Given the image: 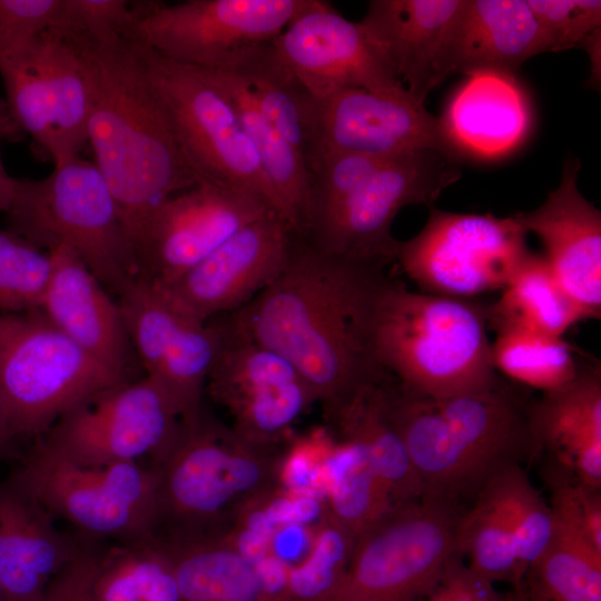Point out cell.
Wrapping results in <instances>:
<instances>
[{
    "instance_id": "1",
    "label": "cell",
    "mask_w": 601,
    "mask_h": 601,
    "mask_svg": "<svg viewBox=\"0 0 601 601\" xmlns=\"http://www.w3.org/2000/svg\"><path fill=\"white\" fill-rule=\"evenodd\" d=\"M383 267L322 253L294 233L278 277L226 315L298 371L329 421L362 388L388 375L374 358L368 331Z\"/></svg>"
},
{
    "instance_id": "2",
    "label": "cell",
    "mask_w": 601,
    "mask_h": 601,
    "mask_svg": "<svg viewBox=\"0 0 601 601\" xmlns=\"http://www.w3.org/2000/svg\"><path fill=\"white\" fill-rule=\"evenodd\" d=\"M70 38L83 55L91 85L87 140L132 245L160 204L201 181L151 85L140 42Z\"/></svg>"
},
{
    "instance_id": "3",
    "label": "cell",
    "mask_w": 601,
    "mask_h": 601,
    "mask_svg": "<svg viewBox=\"0 0 601 601\" xmlns=\"http://www.w3.org/2000/svg\"><path fill=\"white\" fill-rule=\"evenodd\" d=\"M489 306L410 290L387 275L370 315V343L380 367L408 391L442 400L493 386Z\"/></svg>"
},
{
    "instance_id": "4",
    "label": "cell",
    "mask_w": 601,
    "mask_h": 601,
    "mask_svg": "<svg viewBox=\"0 0 601 601\" xmlns=\"http://www.w3.org/2000/svg\"><path fill=\"white\" fill-rule=\"evenodd\" d=\"M204 412L180 424L159 472L158 528L165 540L225 539L247 509L273 493L280 461Z\"/></svg>"
},
{
    "instance_id": "5",
    "label": "cell",
    "mask_w": 601,
    "mask_h": 601,
    "mask_svg": "<svg viewBox=\"0 0 601 601\" xmlns=\"http://www.w3.org/2000/svg\"><path fill=\"white\" fill-rule=\"evenodd\" d=\"M8 229L50 252L67 248L118 297L138 277L129 236L95 162L79 155L39 180L17 179Z\"/></svg>"
},
{
    "instance_id": "6",
    "label": "cell",
    "mask_w": 601,
    "mask_h": 601,
    "mask_svg": "<svg viewBox=\"0 0 601 601\" xmlns=\"http://www.w3.org/2000/svg\"><path fill=\"white\" fill-rule=\"evenodd\" d=\"M126 382L39 309L0 314V390L11 439L41 437L67 412Z\"/></svg>"
},
{
    "instance_id": "7",
    "label": "cell",
    "mask_w": 601,
    "mask_h": 601,
    "mask_svg": "<svg viewBox=\"0 0 601 601\" xmlns=\"http://www.w3.org/2000/svg\"><path fill=\"white\" fill-rule=\"evenodd\" d=\"M8 482L86 535L122 543L157 536L159 472L154 466L137 462L86 466L38 437Z\"/></svg>"
},
{
    "instance_id": "8",
    "label": "cell",
    "mask_w": 601,
    "mask_h": 601,
    "mask_svg": "<svg viewBox=\"0 0 601 601\" xmlns=\"http://www.w3.org/2000/svg\"><path fill=\"white\" fill-rule=\"evenodd\" d=\"M455 504L422 497L396 508L355 540L338 580L309 601H418L455 553Z\"/></svg>"
},
{
    "instance_id": "9",
    "label": "cell",
    "mask_w": 601,
    "mask_h": 601,
    "mask_svg": "<svg viewBox=\"0 0 601 601\" xmlns=\"http://www.w3.org/2000/svg\"><path fill=\"white\" fill-rule=\"evenodd\" d=\"M140 45L151 85L199 180L253 195L278 215L256 150L225 95L197 69Z\"/></svg>"
},
{
    "instance_id": "10",
    "label": "cell",
    "mask_w": 601,
    "mask_h": 601,
    "mask_svg": "<svg viewBox=\"0 0 601 601\" xmlns=\"http://www.w3.org/2000/svg\"><path fill=\"white\" fill-rule=\"evenodd\" d=\"M515 217L430 207L422 230L400 242L395 262L422 292L472 299L501 290L529 254Z\"/></svg>"
},
{
    "instance_id": "11",
    "label": "cell",
    "mask_w": 601,
    "mask_h": 601,
    "mask_svg": "<svg viewBox=\"0 0 601 601\" xmlns=\"http://www.w3.org/2000/svg\"><path fill=\"white\" fill-rule=\"evenodd\" d=\"M9 111L24 135L55 164L79 155L87 142L91 85L75 40L46 30L0 57Z\"/></svg>"
},
{
    "instance_id": "12",
    "label": "cell",
    "mask_w": 601,
    "mask_h": 601,
    "mask_svg": "<svg viewBox=\"0 0 601 601\" xmlns=\"http://www.w3.org/2000/svg\"><path fill=\"white\" fill-rule=\"evenodd\" d=\"M460 176L455 156L439 150L388 159L329 218L298 236L322 253L385 266L400 246L392 235L397 214L408 205L432 207Z\"/></svg>"
},
{
    "instance_id": "13",
    "label": "cell",
    "mask_w": 601,
    "mask_h": 601,
    "mask_svg": "<svg viewBox=\"0 0 601 601\" xmlns=\"http://www.w3.org/2000/svg\"><path fill=\"white\" fill-rule=\"evenodd\" d=\"M307 0L154 2L134 38L177 63L229 70L246 52L278 37Z\"/></svg>"
},
{
    "instance_id": "14",
    "label": "cell",
    "mask_w": 601,
    "mask_h": 601,
    "mask_svg": "<svg viewBox=\"0 0 601 601\" xmlns=\"http://www.w3.org/2000/svg\"><path fill=\"white\" fill-rule=\"evenodd\" d=\"M180 424L171 398L146 375L67 412L40 439L61 456L86 466L136 462L149 455L157 467Z\"/></svg>"
},
{
    "instance_id": "15",
    "label": "cell",
    "mask_w": 601,
    "mask_h": 601,
    "mask_svg": "<svg viewBox=\"0 0 601 601\" xmlns=\"http://www.w3.org/2000/svg\"><path fill=\"white\" fill-rule=\"evenodd\" d=\"M215 319L221 345L206 392L227 410L240 437L274 450L316 397L283 356L240 332L226 314Z\"/></svg>"
},
{
    "instance_id": "16",
    "label": "cell",
    "mask_w": 601,
    "mask_h": 601,
    "mask_svg": "<svg viewBox=\"0 0 601 601\" xmlns=\"http://www.w3.org/2000/svg\"><path fill=\"white\" fill-rule=\"evenodd\" d=\"M268 213L253 195L198 183L166 199L139 229L132 243L138 277L166 286Z\"/></svg>"
},
{
    "instance_id": "17",
    "label": "cell",
    "mask_w": 601,
    "mask_h": 601,
    "mask_svg": "<svg viewBox=\"0 0 601 601\" xmlns=\"http://www.w3.org/2000/svg\"><path fill=\"white\" fill-rule=\"evenodd\" d=\"M293 237L287 223L268 213L173 283L154 286L181 315L208 322L243 307L268 287L288 260Z\"/></svg>"
},
{
    "instance_id": "18",
    "label": "cell",
    "mask_w": 601,
    "mask_h": 601,
    "mask_svg": "<svg viewBox=\"0 0 601 601\" xmlns=\"http://www.w3.org/2000/svg\"><path fill=\"white\" fill-rule=\"evenodd\" d=\"M273 46L315 98L343 88L407 91L361 22L347 20L327 1L307 0Z\"/></svg>"
},
{
    "instance_id": "19",
    "label": "cell",
    "mask_w": 601,
    "mask_h": 601,
    "mask_svg": "<svg viewBox=\"0 0 601 601\" xmlns=\"http://www.w3.org/2000/svg\"><path fill=\"white\" fill-rule=\"evenodd\" d=\"M422 150L455 156L441 119L407 91L388 95L343 88L316 98V155L312 166L332 152L395 158Z\"/></svg>"
},
{
    "instance_id": "20",
    "label": "cell",
    "mask_w": 601,
    "mask_h": 601,
    "mask_svg": "<svg viewBox=\"0 0 601 601\" xmlns=\"http://www.w3.org/2000/svg\"><path fill=\"white\" fill-rule=\"evenodd\" d=\"M579 159H568L542 205L513 216L542 243L552 273L589 318L601 315V213L578 188Z\"/></svg>"
},
{
    "instance_id": "21",
    "label": "cell",
    "mask_w": 601,
    "mask_h": 601,
    "mask_svg": "<svg viewBox=\"0 0 601 601\" xmlns=\"http://www.w3.org/2000/svg\"><path fill=\"white\" fill-rule=\"evenodd\" d=\"M51 255V273L39 311L104 367L129 381L136 357L118 300L69 249Z\"/></svg>"
},
{
    "instance_id": "22",
    "label": "cell",
    "mask_w": 601,
    "mask_h": 601,
    "mask_svg": "<svg viewBox=\"0 0 601 601\" xmlns=\"http://www.w3.org/2000/svg\"><path fill=\"white\" fill-rule=\"evenodd\" d=\"M545 51V38L526 0H462L445 37L441 76L514 75Z\"/></svg>"
},
{
    "instance_id": "23",
    "label": "cell",
    "mask_w": 601,
    "mask_h": 601,
    "mask_svg": "<svg viewBox=\"0 0 601 601\" xmlns=\"http://www.w3.org/2000/svg\"><path fill=\"white\" fill-rule=\"evenodd\" d=\"M461 4L462 0H372L359 21L420 104L443 81L442 49Z\"/></svg>"
},
{
    "instance_id": "24",
    "label": "cell",
    "mask_w": 601,
    "mask_h": 601,
    "mask_svg": "<svg viewBox=\"0 0 601 601\" xmlns=\"http://www.w3.org/2000/svg\"><path fill=\"white\" fill-rule=\"evenodd\" d=\"M388 398L394 423L421 481L422 497L455 504L461 495L482 489L492 475L455 437L431 398L393 378Z\"/></svg>"
},
{
    "instance_id": "25",
    "label": "cell",
    "mask_w": 601,
    "mask_h": 601,
    "mask_svg": "<svg viewBox=\"0 0 601 601\" xmlns=\"http://www.w3.org/2000/svg\"><path fill=\"white\" fill-rule=\"evenodd\" d=\"M81 545L10 482L0 483V584L7 601H41L49 581Z\"/></svg>"
},
{
    "instance_id": "26",
    "label": "cell",
    "mask_w": 601,
    "mask_h": 601,
    "mask_svg": "<svg viewBox=\"0 0 601 601\" xmlns=\"http://www.w3.org/2000/svg\"><path fill=\"white\" fill-rule=\"evenodd\" d=\"M440 119L454 151L493 158L524 139L531 116L514 75L480 72L455 92Z\"/></svg>"
},
{
    "instance_id": "27",
    "label": "cell",
    "mask_w": 601,
    "mask_h": 601,
    "mask_svg": "<svg viewBox=\"0 0 601 601\" xmlns=\"http://www.w3.org/2000/svg\"><path fill=\"white\" fill-rule=\"evenodd\" d=\"M432 401L455 437L491 475L538 444L530 408L501 380L483 391Z\"/></svg>"
},
{
    "instance_id": "28",
    "label": "cell",
    "mask_w": 601,
    "mask_h": 601,
    "mask_svg": "<svg viewBox=\"0 0 601 601\" xmlns=\"http://www.w3.org/2000/svg\"><path fill=\"white\" fill-rule=\"evenodd\" d=\"M390 381L365 386L327 422L363 450L396 509L421 500L423 487L391 413Z\"/></svg>"
},
{
    "instance_id": "29",
    "label": "cell",
    "mask_w": 601,
    "mask_h": 601,
    "mask_svg": "<svg viewBox=\"0 0 601 601\" xmlns=\"http://www.w3.org/2000/svg\"><path fill=\"white\" fill-rule=\"evenodd\" d=\"M195 69L217 87L234 107L273 190L277 213L296 233L308 194L309 176L304 160L265 117L239 76L228 71Z\"/></svg>"
},
{
    "instance_id": "30",
    "label": "cell",
    "mask_w": 601,
    "mask_h": 601,
    "mask_svg": "<svg viewBox=\"0 0 601 601\" xmlns=\"http://www.w3.org/2000/svg\"><path fill=\"white\" fill-rule=\"evenodd\" d=\"M227 71L245 81L262 112L308 170L316 155V98L280 60L273 41L249 50Z\"/></svg>"
},
{
    "instance_id": "31",
    "label": "cell",
    "mask_w": 601,
    "mask_h": 601,
    "mask_svg": "<svg viewBox=\"0 0 601 601\" xmlns=\"http://www.w3.org/2000/svg\"><path fill=\"white\" fill-rule=\"evenodd\" d=\"M179 601H265L255 564L228 539L165 540Z\"/></svg>"
},
{
    "instance_id": "32",
    "label": "cell",
    "mask_w": 601,
    "mask_h": 601,
    "mask_svg": "<svg viewBox=\"0 0 601 601\" xmlns=\"http://www.w3.org/2000/svg\"><path fill=\"white\" fill-rule=\"evenodd\" d=\"M489 305V325L512 326L552 336L589 319L561 286L542 254L529 252L520 267Z\"/></svg>"
},
{
    "instance_id": "33",
    "label": "cell",
    "mask_w": 601,
    "mask_h": 601,
    "mask_svg": "<svg viewBox=\"0 0 601 601\" xmlns=\"http://www.w3.org/2000/svg\"><path fill=\"white\" fill-rule=\"evenodd\" d=\"M554 516L553 539L528 569L514 601H601V553Z\"/></svg>"
},
{
    "instance_id": "34",
    "label": "cell",
    "mask_w": 601,
    "mask_h": 601,
    "mask_svg": "<svg viewBox=\"0 0 601 601\" xmlns=\"http://www.w3.org/2000/svg\"><path fill=\"white\" fill-rule=\"evenodd\" d=\"M455 552L493 583L521 584L514 542L496 473L479 492L474 506L461 515Z\"/></svg>"
},
{
    "instance_id": "35",
    "label": "cell",
    "mask_w": 601,
    "mask_h": 601,
    "mask_svg": "<svg viewBox=\"0 0 601 601\" xmlns=\"http://www.w3.org/2000/svg\"><path fill=\"white\" fill-rule=\"evenodd\" d=\"M538 444L553 447L562 459L582 444L601 441V378L597 368H580L564 386L545 393L530 407Z\"/></svg>"
},
{
    "instance_id": "36",
    "label": "cell",
    "mask_w": 601,
    "mask_h": 601,
    "mask_svg": "<svg viewBox=\"0 0 601 601\" xmlns=\"http://www.w3.org/2000/svg\"><path fill=\"white\" fill-rule=\"evenodd\" d=\"M328 515L355 539L395 508L363 450L347 441L324 461Z\"/></svg>"
},
{
    "instance_id": "37",
    "label": "cell",
    "mask_w": 601,
    "mask_h": 601,
    "mask_svg": "<svg viewBox=\"0 0 601 601\" xmlns=\"http://www.w3.org/2000/svg\"><path fill=\"white\" fill-rule=\"evenodd\" d=\"M221 345V329L215 318H185L156 371V381L177 407L184 423L203 414V395Z\"/></svg>"
},
{
    "instance_id": "38",
    "label": "cell",
    "mask_w": 601,
    "mask_h": 601,
    "mask_svg": "<svg viewBox=\"0 0 601 601\" xmlns=\"http://www.w3.org/2000/svg\"><path fill=\"white\" fill-rule=\"evenodd\" d=\"M95 594L98 601H179L164 543L156 536L102 553Z\"/></svg>"
},
{
    "instance_id": "39",
    "label": "cell",
    "mask_w": 601,
    "mask_h": 601,
    "mask_svg": "<svg viewBox=\"0 0 601 601\" xmlns=\"http://www.w3.org/2000/svg\"><path fill=\"white\" fill-rule=\"evenodd\" d=\"M491 344L494 370L544 393L571 382L580 367L563 337L512 327H495Z\"/></svg>"
},
{
    "instance_id": "40",
    "label": "cell",
    "mask_w": 601,
    "mask_h": 601,
    "mask_svg": "<svg viewBox=\"0 0 601 601\" xmlns=\"http://www.w3.org/2000/svg\"><path fill=\"white\" fill-rule=\"evenodd\" d=\"M117 300L135 355L146 375H150L186 316L178 313L157 287L139 277Z\"/></svg>"
},
{
    "instance_id": "41",
    "label": "cell",
    "mask_w": 601,
    "mask_h": 601,
    "mask_svg": "<svg viewBox=\"0 0 601 601\" xmlns=\"http://www.w3.org/2000/svg\"><path fill=\"white\" fill-rule=\"evenodd\" d=\"M496 475L512 531L522 583L528 569L553 539L555 516L552 506L545 503L516 463L504 466Z\"/></svg>"
},
{
    "instance_id": "42",
    "label": "cell",
    "mask_w": 601,
    "mask_h": 601,
    "mask_svg": "<svg viewBox=\"0 0 601 601\" xmlns=\"http://www.w3.org/2000/svg\"><path fill=\"white\" fill-rule=\"evenodd\" d=\"M50 273V253L8 228H0V309L3 313L39 309Z\"/></svg>"
},
{
    "instance_id": "43",
    "label": "cell",
    "mask_w": 601,
    "mask_h": 601,
    "mask_svg": "<svg viewBox=\"0 0 601 601\" xmlns=\"http://www.w3.org/2000/svg\"><path fill=\"white\" fill-rule=\"evenodd\" d=\"M355 540L327 514L312 554L288 578V600L309 601L329 589L346 568Z\"/></svg>"
},
{
    "instance_id": "44",
    "label": "cell",
    "mask_w": 601,
    "mask_h": 601,
    "mask_svg": "<svg viewBox=\"0 0 601 601\" xmlns=\"http://www.w3.org/2000/svg\"><path fill=\"white\" fill-rule=\"evenodd\" d=\"M152 2L127 0H65L63 19L57 29L83 40L134 38L139 19Z\"/></svg>"
},
{
    "instance_id": "45",
    "label": "cell",
    "mask_w": 601,
    "mask_h": 601,
    "mask_svg": "<svg viewBox=\"0 0 601 601\" xmlns=\"http://www.w3.org/2000/svg\"><path fill=\"white\" fill-rule=\"evenodd\" d=\"M545 38L549 51L582 45L601 26V1L526 0Z\"/></svg>"
},
{
    "instance_id": "46",
    "label": "cell",
    "mask_w": 601,
    "mask_h": 601,
    "mask_svg": "<svg viewBox=\"0 0 601 601\" xmlns=\"http://www.w3.org/2000/svg\"><path fill=\"white\" fill-rule=\"evenodd\" d=\"M65 0H0V57L35 36L58 29Z\"/></svg>"
},
{
    "instance_id": "47",
    "label": "cell",
    "mask_w": 601,
    "mask_h": 601,
    "mask_svg": "<svg viewBox=\"0 0 601 601\" xmlns=\"http://www.w3.org/2000/svg\"><path fill=\"white\" fill-rule=\"evenodd\" d=\"M553 512L569 523L601 553V496L599 489L578 484H560L552 502Z\"/></svg>"
},
{
    "instance_id": "48",
    "label": "cell",
    "mask_w": 601,
    "mask_h": 601,
    "mask_svg": "<svg viewBox=\"0 0 601 601\" xmlns=\"http://www.w3.org/2000/svg\"><path fill=\"white\" fill-rule=\"evenodd\" d=\"M102 553L81 545L48 583L41 601H98L95 583Z\"/></svg>"
},
{
    "instance_id": "49",
    "label": "cell",
    "mask_w": 601,
    "mask_h": 601,
    "mask_svg": "<svg viewBox=\"0 0 601 601\" xmlns=\"http://www.w3.org/2000/svg\"><path fill=\"white\" fill-rule=\"evenodd\" d=\"M439 584L451 601H509L495 583L470 568L456 552L446 562Z\"/></svg>"
},
{
    "instance_id": "50",
    "label": "cell",
    "mask_w": 601,
    "mask_h": 601,
    "mask_svg": "<svg viewBox=\"0 0 601 601\" xmlns=\"http://www.w3.org/2000/svg\"><path fill=\"white\" fill-rule=\"evenodd\" d=\"M0 137L9 141H18L24 137L13 120L4 99L0 98Z\"/></svg>"
},
{
    "instance_id": "51",
    "label": "cell",
    "mask_w": 601,
    "mask_h": 601,
    "mask_svg": "<svg viewBox=\"0 0 601 601\" xmlns=\"http://www.w3.org/2000/svg\"><path fill=\"white\" fill-rule=\"evenodd\" d=\"M16 180V178L8 174L0 152V213H6L10 207L14 194Z\"/></svg>"
},
{
    "instance_id": "52",
    "label": "cell",
    "mask_w": 601,
    "mask_h": 601,
    "mask_svg": "<svg viewBox=\"0 0 601 601\" xmlns=\"http://www.w3.org/2000/svg\"><path fill=\"white\" fill-rule=\"evenodd\" d=\"M11 440L12 439L9 433L4 401L0 390V455Z\"/></svg>"
},
{
    "instance_id": "53",
    "label": "cell",
    "mask_w": 601,
    "mask_h": 601,
    "mask_svg": "<svg viewBox=\"0 0 601 601\" xmlns=\"http://www.w3.org/2000/svg\"><path fill=\"white\" fill-rule=\"evenodd\" d=\"M0 601H7V598H6V595H4V592H3V590H2L1 584H0Z\"/></svg>"
}]
</instances>
